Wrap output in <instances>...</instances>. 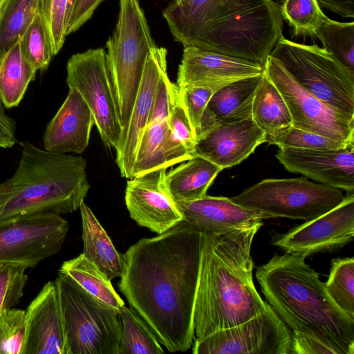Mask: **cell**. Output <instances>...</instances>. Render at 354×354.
Segmentation results:
<instances>
[{
  "label": "cell",
  "instance_id": "obj_1",
  "mask_svg": "<svg viewBox=\"0 0 354 354\" xmlns=\"http://www.w3.org/2000/svg\"><path fill=\"white\" fill-rule=\"evenodd\" d=\"M204 233L182 221L143 238L122 255L119 288L131 308L169 352L189 350Z\"/></svg>",
  "mask_w": 354,
  "mask_h": 354
},
{
  "label": "cell",
  "instance_id": "obj_2",
  "mask_svg": "<svg viewBox=\"0 0 354 354\" xmlns=\"http://www.w3.org/2000/svg\"><path fill=\"white\" fill-rule=\"evenodd\" d=\"M305 259L277 254L255 274L266 302L291 331L292 354H354V319Z\"/></svg>",
  "mask_w": 354,
  "mask_h": 354
},
{
  "label": "cell",
  "instance_id": "obj_3",
  "mask_svg": "<svg viewBox=\"0 0 354 354\" xmlns=\"http://www.w3.org/2000/svg\"><path fill=\"white\" fill-rule=\"evenodd\" d=\"M162 17L183 46L262 65L283 37L279 5L272 0H173Z\"/></svg>",
  "mask_w": 354,
  "mask_h": 354
},
{
  "label": "cell",
  "instance_id": "obj_4",
  "mask_svg": "<svg viewBox=\"0 0 354 354\" xmlns=\"http://www.w3.org/2000/svg\"><path fill=\"white\" fill-rule=\"evenodd\" d=\"M263 225L204 233L193 314L196 339L241 324L270 307L252 276V245Z\"/></svg>",
  "mask_w": 354,
  "mask_h": 354
},
{
  "label": "cell",
  "instance_id": "obj_5",
  "mask_svg": "<svg viewBox=\"0 0 354 354\" xmlns=\"http://www.w3.org/2000/svg\"><path fill=\"white\" fill-rule=\"evenodd\" d=\"M18 166L0 183V224L38 214L71 213L84 202L90 184L86 160L22 142Z\"/></svg>",
  "mask_w": 354,
  "mask_h": 354
},
{
  "label": "cell",
  "instance_id": "obj_6",
  "mask_svg": "<svg viewBox=\"0 0 354 354\" xmlns=\"http://www.w3.org/2000/svg\"><path fill=\"white\" fill-rule=\"evenodd\" d=\"M119 6L115 28L106 42V59L123 133L138 93L146 59L158 46L139 1L120 0Z\"/></svg>",
  "mask_w": 354,
  "mask_h": 354
},
{
  "label": "cell",
  "instance_id": "obj_7",
  "mask_svg": "<svg viewBox=\"0 0 354 354\" xmlns=\"http://www.w3.org/2000/svg\"><path fill=\"white\" fill-rule=\"evenodd\" d=\"M57 288L67 354H118L120 311L95 298L65 274Z\"/></svg>",
  "mask_w": 354,
  "mask_h": 354
},
{
  "label": "cell",
  "instance_id": "obj_8",
  "mask_svg": "<svg viewBox=\"0 0 354 354\" xmlns=\"http://www.w3.org/2000/svg\"><path fill=\"white\" fill-rule=\"evenodd\" d=\"M270 56L308 93L354 116V74L324 48L293 42L283 36Z\"/></svg>",
  "mask_w": 354,
  "mask_h": 354
},
{
  "label": "cell",
  "instance_id": "obj_9",
  "mask_svg": "<svg viewBox=\"0 0 354 354\" xmlns=\"http://www.w3.org/2000/svg\"><path fill=\"white\" fill-rule=\"evenodd\" d=\"M344 197L339 188L301 177L265 179L230 199L263 219L287 218L308 222L339 205Z\"/></svg>",
  "mask_w": 354,
  "mask_h": 354
},
{
  "label": "cell",
  "instance_id": "obj_10",
  "mask_svg": "<svg viewBox=\"0 0 354 354\" xmlns=\"http://www.w3.org/2000/svg\"><path fill=\"white\" fill-rule=\"evenodd\" d=\"M66 83L87 104L103 142L116 150L122 129L111 86L106 50L91 48L71 55L66 64Z\"/></svg>",
  "mask_w": 354,
  "mask_h": 354
},
{
  "label": "cell",
  "instance_id": "obj_11",
  "mask_svg": "<svg viewBox=\"0 0 354 354\" xmlns=\"http://www.w3.org/2000/svg\"><path fill=\"white\" fill-rule=\"evenodd\" d=\"M264 75L283 97L293 127L337 141L354 142V116L308 93L270 55L264 64Z\"/></svg>",
  "mask_w": 354,
  "mask_h": 354
},
{
  "label": "cell",
  "instance_id": "obj_12",
  "mask_svg": "<svg viewBox=\"0 0 354 354\" xmlns=\"http://www.w3.org/2000/svg\"><path fill=\"white\" fill-rule=\"evenodd\" d=\"M194 354H292L290 328L270 306L238 325L195 339Z\"/></svg>",
  "mask_w": 354,
  "mask_h": 354
},
{
  "label": "cell",
  "instance_id": "obj_13",
  "mask_svg": "<svg viewBox=\"0 0 354 354\" xmlns=\"http://www.w3.org/2000/svg\"><path fill=\"white\" fill-rule=\"evenodd\" d=\"M69 229L60 214H38L0 224V263L27 268L59 252Z\"/></svg>",
  "mask_w": 354,
  "mask_h": 354
},
{
  "label": "cell",
  "instance_id": "obj_14",
  "mask_svg": "<svg viewBox=\"0 0 354 354\" xmlns=\"http://www.w3.org/2000/svg\"><path fill=\"white\" fill-rule=\"evenodd\" d=\"M354 240V192L337 206L283 234L272 235L271 244L286 253L309 257L337 250Z\"/></svg>",
  "mask_w": 354,
  "mask_h": 354
},
{
  "label": "cell",
  "instance_id": "obj_15",
  "mask_svg": "<svg viewBox=\"0 0 354 354\" xmlns=\"http://www.w3.org/2000/svg\"><path fill=\"white\" fill-rule=\"evenodd\" d=\"M167 168L160 167L129 178L125 203L131 217L142 227L162 234L183 220L166 187Z\"/></svg>",
  "mask_w": 354,
  "mask_h": 354
},
{
  "label": "cell",
  "instance_id": "obj_16",
  "mask_svg": "<svg viewBox=\"0 0 354 354\" xmlns=\"http://www.w3.org/2000/svg\"><path fill=\"white\" fill-rule=\"evenodd\" d=\"M263 73L264 65L188 45L183 48L176 84L178 88H221L234 81Z\"/></svg>",
  "mask_w": 354,
  "mask_h": 354
},
{
  "label": "cell",
  "instance_id": "obj_17",
  "mask_svg": "<svg viewBox=\"0 0 354 354\" xmlns=\"http://www.w3.org/2000/svg\"><path fill=\"white\" fill-rule=\"evenodd\" d=\"M266 133L252 118L231 122H217L201 131L194 153L223 169L241 163L265 142Z\"/></svg>",
  "mask_w": 354,
  "mask_h": 354
},
{
  "label": "cell",
  "instance_id": "obj_18",
  "mask_svg": "<svg viewBox=\"0 0 354 354\" xmlns=\"http://www.w3.org/2000/svg\"><path fill=\"white\" fill-rule=\"evenodd\" d=\"M167 49L159 46L148 54L127 127L115 150V161L120 174L127 179L133 177L138 145L147 122L158 83L167 71Z\"/></svg>",
  "mask_w": 354,
  "mask_h": 354
},
{
  "label": "cell",
  "instance_id": "obj_19",
  "mask_svg": "<svg viewBox=\"0 0 354 354\" xmlns=\"http://www.w3.org/2000/svg\"><path fill=\"white\" fill-rule=\"evenodd\" d=\"M275 157L290 172L354 192V142L330 150L279 148Z\"/></svg>",
  "mask_w": 354,
  "mask_h": 354
},
{
  "label": "cell",
  "instance_id": "obj_20",
  "mask_svg": "<svg viewBox=\"0 0 354 354\" xmlns=\"http://www.w3.org/2000/svg\"><path fill=\"white\" fill-rule=\"evenodd\" d=\"M26 311L25 354H67L64 324L55 282H47Z\"/></svg>",
  "mask_w": 354,
  "mask_h": 354
},
{
  "label": "cell",
  "instance_id": "obj_21",
  "mask_svg": "<svg viewBox=\"0 0 354 354\" xmlns=\"http://www.w3.org/2000/svg\"><path fill=\"white\" fill-rule=\"evenodd\" d=\"M95 121L87 104L73 88L53 118L47 124L43 135V148L48 151L81 153L88 145Z\"/></svg>",
  "mask_w": 354,
  "mask_h": 354
},
{
  "label": "cell",
  "instance_id": "obj_22",
  "mask_svg": "<svg viewBox=\"0 0 354 354\" xmlns=\"http://www.w3.org/2000/svg\"><path fill=\"white\" fill-rule=\"evenodd\" d=\"M177 97L178 87L171 82L166 71L158 83L150 114L138 145L133 176L165 167L163 147L169 136V115Z\"/></svg>",
  "mask_w": 354,
  "mask_h": 354
},
{
  "label": "cell",
  "instance_id": "obj_23",
  "mask_svg": "<svg viewBox=\"0 0 354 354\" xmlns=\"http://www.w3.org/2000/svg\"><path fill=\"white\" fill-rule=\"evenodd\" d=\"M183 221L203 233L223 234L252 226L263 218L255 212L223 196H205L175 203Z\"/></svg>",
  "mask_w": 354,
  "mask_h": 354
},
{
  "label": "cell",
  "instance_id": "obj_24",
  "mask_svg": "<svg viewBox=\"0 0 354 354\" xmlns=\"http://www.w3.org/2000/svg\"><path fill=\"white\" fill-rule=\"evenodd\" d=\"M263 77V73L240 79L216 91L205 107L199 133L214 123L231 122L251 118L253 99Z\"/></svg>",
  "mask_w": 354,
  "mask_h": 354
},
{
  "label": "cell",
  "instance_id": "obj_25",
  "mask_svg": "<svg viewBox=\"0 0 354 354\" xmlns=\"http://www.w3.org/2000/svg\"><path fill=\"white\" fill-rule=\"evenodd\" d=\"M223 169L199 155L180 162L166 172L165 181L175 203L201 198Z\"/></svg>",
  "mask_w": 354,
  "mask_h": 354
},
{
  "label": "cell",
  "instance_id": "obj_26",
  "mask_svg": "<svg viewBox=\"0 0 354 354\" xmlns=\"http://www.w3.org/2000/svg\"><path fill=\"white\" fill-rule=\"evenodd\" d=\"M79 209L82 223V254L110 280L120 277L124 270L122 256L116 250L106 231L84 202Z\"/></svg>",
  "mask_w": 354,
  "mask_h": 354
},
{
  "label": "cell",
  "instance_id": "obj_27",
  "mask_svg": "<svg viewBox=\"0 0 354 354\" xmlns=\"http://www.w3.org/2000/svg\"><path fill=\"white\" fill-rule=\"evenodd\" d=\"M36 73L23 57L18 41L0 59V100L5 109L21 103Z\"/></svg>",
  "mask_w": 354,
  "mask_h": 354
},
{
  "label": "cell",
  "instance_id": "obj_28",
  "mask_svg": "<svg viewBox=\"0 0 354 354\" xmlns=\"http://www.w3.org/2000/svg\"><path fill=\"white\" fill-rule=\"evenodd\" d=\"M59 272L66 274L89 294L115 310L120 311L124 306L111 280L83 254L64 261Z\"/></svg>",
  "mask_w": 354,
  "mask_h": 354
},
{
  "label": "cell",
  "instance_id": "obj_29",
  "mask_svg": "<svg viewBox=\"0 0 354 354\" xmlns=\"http://www.w3.org/2000/svg\"><path fill=\"white\" fill-rule=\"evenodd\" d=\"M252 118L266 133L292 125L290 114L283 97L264 73L253 99Z\"/></svg>",
  "mask_w": 354,
  "mask_h": 354
},
{
  "label": "cell",
  "instance_id": "obj_30",
  "mask_svg": "<svg viewBox=\"0 0 354 354\" xmlns=\"http://www.w3.org/2000/svg\"><path fill=\"white\" fill-rule=\"evenodd\" d=\"M170 131L163 147L164 166L167 168L194 156L196 139L187 115L178 97L169 115Z\"/></svg>",
  "mask_w": 354,
  "mask_h": 354
},
{
  "label": "cell",
  "instance_id": "obj_31",
  "mask_svg": "<svg viewBox=\"0 0 354 354\" xmlns=\"http://www.w3.org/2000/svg\"><path fill=\"white\" fill-rule=\"evenodd\" d=\"M121 338L118 354H162L165 351L151 329L133 309L120 310Z\"/></svg>",
  "mask_w": 354,
  "mask_h": 354
},
{
  "label": "cell",
  "instance_id": "obj_32",
  "mask_svg": "<svg viewBox=\"0 0 354 354\" xmlns=\"http://www.w3.org/2000/svg\"><path fill=\"white\" fill-rule=\"evenodd\" d=\"M38 12V0H6L0 14V59L21 37Z\"/></svg>",
  "mask_w": 354,
  "mask_h": 354
},
{
  "label": "cell",
  "instance_id": "obj_33",
  "mask_svg": "<svg viewBox=\"0 0 354 354\" xmlns=\"http://www.w3.org/2000/svg\"><path fill=\"white\" fill-rule=\"evenodd\" d=\"M315 36L321 41L323 48L354 74L353 21L339 22L326 17Z\"/></svg>",
  "mask_w": 354,
  "mask_h": 354
},
{
  "label": "cell",
  "instance_id": "obj_34",
  "mask_svg": "<svg viewBox=\"0 0 354 354\" xmlns=\"http://www.w3.org/2000/svg\"><path fill=\"white\" fill-rule=\"evenodd\" d=\"M324 284L334 303L354 319V258L333 259Z\"/></svg>",
  "mask_w": 354,
  "mask_h": 354
},
{
  "label": "cell",
  "instance_id": "obj_35",
  "mask_svg": "<svg viewBox=\"0 0 354 354\" xmlns=\"http://www.w3.org/2000/svg\"><path fill=\"white\" fill-rule=\"evenodd\" d=\"M19 41L26 61L37 71H45L54 55L44 21L39 12Z\"/></svg>",
  "mask_w": 354,
  "mask_h": 354
},
{
  "label": "cell",
  "instance_id": "obj_36",
  "mask_svg": "<svg viewBox=\"0 0 354 354\" xmlns=\"http://www.w3.org/2000/svg\"><path fill=\"white\" fill-rule=\"evenodd\" d=\"M279 9L282 19L293 28L297 36H315L327 17L316 0H282Z\"/></svg>",
  "mask_w": 354,
  "mask_h": 354
},
{
  "label": "cell",
  "instance_id": "obj_37",
  "mask_svg": "<svg viewBox=\"0 0 354 354\" xmlns=\"http://www.w3.org/2000/svg\"><path fill=\"white\" fill-rule=\"evenodd\" d=\"M265 142L279 148H298L312 150L341 149L350 143L337 141L321 135L297 129L292 125L266 133Z\"/></svg>",
  "mask_w": 354,
  "mask_h": 354
},
{
  "label": "cell",
  "instance_id": "obj_38",
  "mask_svg": "<svg viewBox=\"0 0 354 354\" xmlns=\"http://www.w3.org/2000/svg\"><path fill=\"white\" fill-rule=\"evenodd\" d=\"M26 311L9 308L0 314V354H25Z\"/></svg>",
  "mask_w": 354,
  "mask_h": 354
},
{
  "label": "cell",
  "instance_id": "obj_39",
  "mask_svg": "<svg viewBox=\"0 0 354 354\" xmlns=\"http://www.w3.org/2000/svg\"><path fill=\"white\" fill-rule=\"evenodd\" d=\"M69 0H38V12L43 18L55 56L62 48L66 37Z\"/></svg>",
  "mask_w": 354,
  "mask_h": 354
},
{
  "label": "cell",
  "instance_id": "obj_40",
  "mask_svg": "<svg viewBox=\"0 0 354 354\" xmlns=\"http://www.w3.org/2000/svg\"><path fill=\"white\" fill-rule=\"evenodd\" d=\"M25 266L15 263H0V314L19 304L28 281Z\"/></svg>",
  "mask_w": 354,
  "mask_h": 354
},
{
  "label": "cell",
  "instance_id": "obj_41",
  "mask_svg": "<svg viewBox=\"0 0 354 354\" xmlns=\"http://www.w3.org/2000/svg\"><path fill=\"white\" fill-rule=\"evenodd\" d=\"M218 89L196 86L178 87L179 101L187 115L195 139L200 131L201 121L205 107L212 95Z\"/></svg>",
  "mask_w": 354,
  "mask_h": 354
},
{
  "label": "cell",
  "instance_id": "obj_42",
  "mask_svg": "<svg viewBox=\"0 0 354 354\" xmlns=\"http://www.w3.org/2000/svg\"><path fill=\"white\" fill-rule=\"evenodd\" d=\"M104 0H74L67 19L66 36L80 29L91 18L95 10Z\"/></svg>",
  "mask_w": 354,
  "mask_h": 354
},
{
  "label": "cell",
  "instance_id": "obj_43",
  "mask_svg": "<svg viewBox=\"0 0 354 354\" xmlns=\"http://www.w3.org/2000/svg\"><path fill=\"white\" fill-rule=\"evenodd\" d=\"M320 8H326L343 17H354V0H316Z\"/></svg>",
  "mask_w": 354,
  "mask_h": 354
},
{
  "label": "cell",
  "instance_id": "obj_44",
  "mask_svg": "<svg viewBox=\"0 0 354 354\" xmlns=\"http://www.w3.org/2000/svg\"><path fill=\"white\" fill-rule=\"evenodd\" d=\"M0 126L3 128L10 135L15 137L16 123L15 120L8 116L4 106L0 100Z\"/></svg>",
  "mask_w": 354,
  "mask_h": 354
},
{
  "label": "cell",
  "instance_id": "obj_45",
  "mask_svg": "<svg viewBox=\"0 0 354 354\" xmlns=\"http://www.w3.org/2000/svg\"><path fill=\"white\" fill-rule=\"evenodd\" d=\"M16 142V138L10 135L3 128L0 126V148H12Z\"/></svg>",
  "mask_w": 354,
  "mask_h": 354
},
{
  "label": "cell",
  "instance_id": "obj_46",
  "mask_svg": "<svg viewBox=\"0 0 354 354\" xmlns=\"http://www.w3.org/2000/svg\"><path fill=\"white\" fill-rule=\"evenodd\" d=\"M6 0H0V14L1 12V10L3 9V7L4 6V3L6 2Z\"/></svg>",
  "mask_w": 354,
  "mask_h": 354
},
{
  "label": "cell",
  "instance_id": "obj_47",
  "mask_svg": "<svg viewBox=\"0 0 354 354\" xmlns=\"http://www.w3.org/2000/svg\"><path fill=\"white\" fill-rule=\"evenodd\" d=\"M73 1H74V0H69V3H70V8H71V6H72V4H73ZM69 10H70V9H69Z\"/></svg>",
  "mask_w": 354,
  "mask_h": 354
},
{
  "label": "cell",
  "instance_id": "obj_48",
  "mask_svg": "<svg viewBox=\"0 0 354 354\" xmlns=\"http://www.w3.org/2000/svg\"><path fill=\"white\" fill-rule=\"evenodd\" d=\"M174 1H180V0H174Z\"/></svg>",
  "mask_w": 354,
  "mask_h": 354
}]
</instances>
